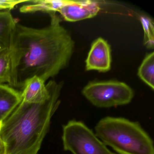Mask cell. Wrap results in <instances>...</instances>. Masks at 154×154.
<instances>
[{
	"label": "cell",
	"instance_id": "obj_4",
	"mask_svg": "<svg viewBox=\"0 0 154 154\" xmlns=\"http://www.w3.org/2000/svg\"><path fill=\"white\" fill-rule=\"evenodd\" d=\"M63 146L72 154H115L83 122L72 120L63 126Z\"/></svg>",
	"mask_w": 154,
	"mask_h": 154
},
{
	"label": "cell",
	"instance_id": "obj_8",
	"mask_svg": "<svg viewBox=\"0 0 154 154\" xmlns=\"http://www.w3.org/2000/svg\"><path fill=\"white\" fill-rule=\"evenodd\" d=\"M49 88L45 82L35 76L29 80L21 91L22 100L31 103H40L49 96Z\"/></svg>",
	"mask_w": 154,
	"mask_h": 154
},
{
	"label": "cell",
	"instance_id": "obj_2",
	"mask_svg": "<svg viewBox=\"0 0 154 154\" xmlns=\"http://www.w3.org/2000/svg\"><path fill=\"white\" fill-rule=\"evenodd\" d=\"M48 99L40 103L21 101L2 122L0 137L5 143L7 154H37L49 130L53 115L60 104L63 83L50 81Z\"/></svg>",
	"mask_w": 154,
	"mask_h": 154
},
{
	"label": "cell",
	"instance_id": "obj_6",
	"mask_svg": "<svg viewBox=\"0 0 154 154\" xmlns=\"http://www.w3.org/2000/svg\"><path fill=\"white\" fill-rule=\"evenodd\" d=\"M100 10V4L93 1H65L59 12L64 20L76 22L94 17Z\"/></svg>",
	"mask_w": 154,
	"mask_h": 154
},
{
	"label": "cell",
	"instance_id": "obj_1",
	"mask_svg": "<svg viewBox=\"0 0 154 154\" xmlns=\"http://www.w3.org/2000/svg\"><path fill=\"white\" fill-rule=\"evenodd\" d=\"M50 25L36 29L16 24L11 47V75L8 85L21 92L35 76L45 82L56 76L69 63L74 42L61 25L56 12L49 13Z\"/></svg>",
	"mask_w": 154,
	"mask_h": 154
},
{
	"label": "cell",
	"instance_id": "obj_7",
	"mask_svg": "<svg viewBox=\"0 0 154 154\" xmlns=\"http://www.w3.org/2000/svg\"><path fill=\"white\" fill-rule=\"evenodd\" d=\"M111 65L110 46L106 40L99 38L92 44L85 61L86 70L105 72L110 70Z\"/></svg>",
	"mask_w": 154,
	"mask_h": 154
},
{
	"label": "cell",
	"instance_id": "obj_5",
	"mask_svg": "<svg viewBox=\"0 0 154 154\" xmlns=\"http://www.w3.org/2000/svg\"><path fill=\"white\" fill-rule=\"evenodd\" d=\"M82 93L93 105L101 108L126 105L134 96V91L128 85L115 81L90 82Z\"/></svg>",
	"mask_w": 154,
	"mask_h": 154
},
{
	"label": "cell",
	"instance_id": "obj_3",
	"mask_svg": "<svg viewBox=\"0 0 154 154\" xmlns=\"http://www.w3.org/2000/svg\"><path fill=\"white\" fill-rule=\"evenodd\" d=\"M96 136L119 154H154V143L139 122L107 116L95 128Z\"/></svg>",
	"mask_w": 154,
	"mask_h": 154
},
{
	"label": "cell",
	"instance_id": "obj_10",
	"mask_svg": "<svg viewBox=\"0 0 154 154\" xmlns=\"http://www.w3.org/2000/svg\"><path fill=\"white\" fill-rule=\"evenodd\" d=\"M16 24L11 11L0 10V51L10 50Z\"/></svg>",
	"mask_w": 154,
	"mask_h": 154
},
{
	"label": "cell",
	"instance_id": "obj_17",
	"mask_svg": "<svg viewBox=\"0 0 154 154\" xmlns=\"http://www.w3.org/2000/svg\"><path fill=\"white\" fill-rule=\"evenodd\" d=\"M2 122H0V129H1V128L2 125Z\"/></svg>",
	"mask_w": 154,
	"mask_h": 154
},
{
	"label": "cell",
	"instance_id": "obj_13",
	"mask_svg": "<svg viewBox=\"0 0 154 154\" xmlns=\"http://www.w3.org/2000/svg\"><path fill=\"white\" fill-rule=\"evenodd\" d=\"M10 75V51L8 49H4L0 51V85H8Z\"/></svg>",
	"mask_w": 154,
	"mask_h": 154
},
{
	"label": "cell",
	"instance_id": "obj_16",
	"mask_svg": "<svg viewBox=\"0 0 154 154\" xmlns=\"http://www.w3.org/2000/svg\"><path fill=\"white\" fill-rule=\"evenodd\" d=\"M0 154H7L6 145L0 137Z\"/></svg>",
	"mask_w": 154,
	"mask_h": 154
},
{
	"label": "cell",
	"instance_id": "obj_18",
	"mask_svg": "<svg viewBox=\"0 0 154 154\" xmlns=\"http://www.w3.org/2000/svg\"></svg>",
	"mask_w": 154,
	"mask_h": 154
},
{
	"label": "cell",
	"instance_id": "obj_14",
	"mask_svg": "<svg viewBox=\"0 0 154 154\" xmlns=\"http://www.w3.org/2000/svg\"><path fill=\"white\" fill-rule=\"evenodd\" d=\"M140 21L144 32V43L147 47L153 48L154 44V23L149 18L142 16Z\"/></svg>",
	"mask_w": 154,
	"mask_h": 154
},
{
	"label": "cell",
	"instance_id": "obj_15",
	"mask_svg": "<svg viewBox=\"0 0 154 154\" xmlns=\"http://www.w3.org/2000/svg\"><path fill=\"white\" fill-rule=\"evenodd\" d=\"M26 0H0V10L11 11L18 4L27 2Z\"/></svg>",
	"mask_w": 154,
	"mask_h": 154
},
{
	"label": "cell",
	"instance_id": "obj_11",
	"mask_svg": "<svg viewBox=\"0 0 154 154\" xmlns=\"http://www.w3.org/2000/svg\"><path fill=\"white\" fill-rule=\"evenodd\" d=\"M65 1L40 0L27 2L28 4L23 5L20 9L21 13L44 12L49 13L58 12Z\"/></svg>",
	"mask_w": 154,
	"mask_h": 154
},
{
	"label": "cell",
	"instance_id": "obj_12",
	"mask_svg": "<svg viewBox=\"0 0 154 154\" xmlns=\"http://www.w3.org/2000/svg\"><path fill=\"white\" fill-rule=\"evenodd\" d=\"M138 75L152 90L154 89V53L146 56L138 71Z\"/></svg>",
	"mask_w": 154,
	"mask_h": 154
},
{
	"label": "cell",
	"instance_id": "obj_9",
	"mask_svg": "<svg viewBox=\"0 0 154 154\" xmlns=\"http://www.w3.org/2000/svg\"><path fill=\"white\" fill-rule=\"evenodd\" d=\"M22 101L21 92L7 84L0 85V122H3Z\"/></svg>",
	"mask_w": 154,
	"mask_h": 154
}]
</instances>
